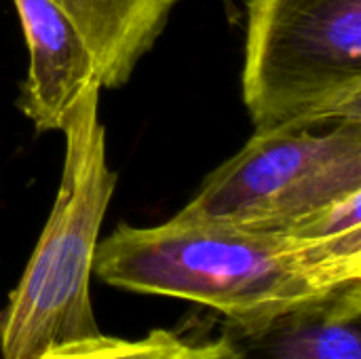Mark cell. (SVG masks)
<instances>
[{"label": "cell", "instance_id": "cell-2", "mask_svg": "<svg viewBox=\"0 0 361 359\" xmlns=\"http://www.w3.org/2000/svg\"><path fill=\"white\" fill-rule=\"evenodd\" d=\"M99 80L68 114L66 157L57 197L27 267L0 309V358L40 359L55 347L102 339L91 275L99 231L116 188L99 123Z\"/></svg>", "mask_w": 361, "mask_h": 359}, {"label": "cell", "instance_id": "cell-4", "mask_svg": "<svg viewBox=\"0 0 361 359\" xmlns=\"http://www.w3.org/2000/svg\"><path fill=\"white\" fill-rule=\"evenodd\" d=\"M241 87L256 131L361 118V0H247Z\"/></svg>", "mask_w": 361, "mask_h": 359}, {"label": "cell", "instance_id": "cell-7", "mask_svg": "<svg viewBox=\"0 0 361 359\" xmlns=\"http://www.w3.org/2000/svg\"><path fill=\"white\" fill-rule=\"evenodd\" d=\"M93 51L102 89L123 87L154 47L178 0H49Z\"/></svg>", "mask_w": 361, "mask_h": 359}, {"label": "cell", "instance_id": "cell-5", "mask_svg": "<svg viewBox=\"0 0 361 359\" xmlns=\"http://www.w3.org/2000/svg\"><path fill=\"white\" fill-rule=\"evenodd\" d=\"M218 359H361V284L275 315L224 320Z\"/></svg>", "mask_w": 361, "mask_h": 359}, {"label": "cell", "instance_id": "cell-6", "mask_svg": "<svg viewBox=\"0 0 361 359\" xmlns=\"http://www.w3.org/2000/svg\"><path fill=\"white\" fill-rule=\"evenodd\" d=\"M30 51L19 108L38 131H63L78 95L99 80L91 47L49 0H13ZM102 85V83H99Z\"/></svg>", "mask_w": 361, "mask_h": 359}, {"label": "cell", "instance_id": "cell-9", "mask_svg": "<svg viewBox=\"0 0 361 359\" xmlns=\"http://www.w3.org/2000/svg\"><path fill=\"white\" fill-rule=\"evenodd\" d=\"M110 341H112V336H106L104 334L102 339H95V341L55 347L49 353H44L40 359H93L97 358L110 345Z\"/></svg>", "mask_w": 361, "mask_h": 359}, {"label": "cell", "instance_id": "cell-1", "mask_svg": "<svg viewBox=\"0 0 361 359\" xmlns=\"http://www.w3.org/2000/svg\"><path fill=\"white\" fill-rule=\"evenodd\" d=\"M93 275L252 322L361 284V229L311 235L178 216L159 226L121 224L97 243Z\"/></svg>", "mask_w": 361, "mask_h": 359}, {"label": "cell", "instance_id": "cell-8", "mask_svg": "<svg viewBox=\"0 0 361 359\" xmlns=\"http://www.w3.org/2000/svg\"><path fill=\"white\" fill-rule=\"evenodd\" d=\"M93 359H218L214 341L188 343L169 330H152L140 341L114 339Z\"/></svg>", "mask_w": 361, "mask_h": 359}, {"label": "cell", "instance_id": "cell-3", "mask_svg": "<svg viewBox=\"0 0 361 359\" xmlns=\"http://www.w3.org/2000/svg\"><path fill=\"white\" fill-rule=\"evenodd\" d=\"M176 216L311 235L361 229V118L256 131Z\"/></svg>", "mask_w": 361, "mask_h": 359}]
</instances>
